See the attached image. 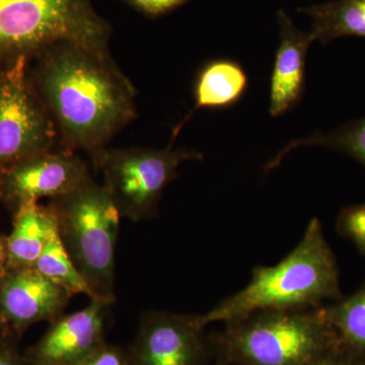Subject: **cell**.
Masks as SVG:
<instances>
[{"mask_svg": "<svg viewBox=\"0 0 365 365\" xmlns=\"http://www.w3.org/2000/svg\"><path fill=\"white\" fill-rule=\"evenodd\" d=\"M213 365H234V364H222V362L215 361V362H213Z\"/></svg>", "mask_w": 365, "mask_h": 365, "instance_id": "484cf974", "label": "cell"}, {"mask_svg": "<svg viewBox=\"0 0 365 365\" xmlns=\"http://www.w3.org/2000/svg\"><path fill=\"white\" fill-rule=\"evenodd\" d=\"M112 33L91 0H0V73L59 41L110 51Z\"/></svg>", "mask_w": 365, "mask_h": 365, "instance_id": "5b68a950", "label": "cell"}, {"mask_svg": "<svg viewBox=\"0 0 365 365\" xmlns=\"http://www.w3.org/2000/svg\"><path fill=\"white\" fill-rule=\"evenodd\" d=\"M31 83L58 132L59 150L96 157L136 117V91L100 51L59 41L29 64Z\"/></svg>", "mask_w": 365, "mask_h": 365, "instance_id": "6da1fadb", "label": "cell"}, {"mask_svg": "<svg viewBox=\"0 0 365 365\" xmlns=\"http://www.w3.org/2000/svg\"><path fill=\"white\" fill-rule=\"evenodd\" d=\"M297 11L311 19L312 35L322 44L346 36L365 37V0H335Z\"/></svg>", "mask_w": 365, "mask_h": 365, "instance_id": "9a60e30c", "label": "cell"}, {"mask_svg": "<svg viewBox=\"0 0 365 365\" xmlns=\"http://www.w3.org/2000/svg\"><path fill=\"white\" fill-rule=\"evenodd\" d=\"M201 314L148 311L126 348L130 365H213L211 336Z\"/></svg>", "mask_w": 365, "mask_h": 365, "instance_id": "ba28073f", "label": "cell"}, {"mask_svg": "<svg viewBox=\"0 0 365 365\" xmlns=\"http://www.w3.org/2000/svg\"><path fill=\"white\" fill-rule=\"evenodd\" d=\"M60 240L91 292L90 299L114 304L119 211L104 185L88 178L49 204Z\"/></svg>", "mask_w": 365, "mask_h": 365, "instance_id": "277c9868", "label": "cell"}, {"mask_svg": "<svg viewBox=\"0 0 365 365\" xmlns=\"http://www.w3.org/2000/svg\"><path fill=\"white\" fill-rule=\"evenodd\" d=\"M72 297L34 267L6 268L0 271V330L21 337L34 324L63 314Z\"/></svg>", "mask_w": 365, "mask_h": 365, "instance_id": "30bf717a", "label": "cell"}, {"mask_svg": "<svg viewBox=\"0 0 365 365\" xmlns=\"http://www.w3.org/2000/svg\"><path fill=\"white\" fill-rule=\"evenodd\" d=\"M195 150L151 148H108L91 158L102 173L104 186L121 217L132 222L151 220L158 215V204L165 188L178 177L182 163L201 160Z\"/></svg>", "mask_w": 365, "mask_h": 365, "instance_id": "8992f818", "label": "cell"}, {"mask_svg": "<svg viewBox=\"0 0 365 365\" xmlns=\"http://www.w3.org/2000/svg\"><path fill=\"white\" fill-rule=\"evenodd\" d=\"M16 338L0 330V365H28L14 343Z\"/></svg>", "mask_w": 365, "mask_h": 365, "instance_id": "7402d4cb", "label": "cell"}, {"mask_svg": "<svg viewBox=\"0 0 365 365\" xmlns=\"http://www.w3.org/2000/svg\"><path fill=\"white\" fill-rule=\"evenodd\" d=\"M348 365H365V356H359V355H353Z\"/></svg>", "mask_w": 365, "mask_h": 365, "instance_id": "d4e9b609", "label": "cell"}, {"mask_svg": "<svg viewBox=\"0 0 365 365\" xmlns=\"http://www.w3.org/2000/svg\"><path fill=\"white\" fill-rule=\"evenodd\" d=\"M13 215V230L7 235L6 268L34 267L57 230L56 218L49 205L39 202L25 204Z\"/></svg>", "mask_w": 365, "mask_h": 365, "instance_id": "5bb4252c", "label": "cell"}, {"mask_svg": "<svg viewBox=\"0 0 365 365\" xmlns=\"http://www.w3.org/2000/svg\"><path fill=\"white\" fill-rule=\"evenodd\" d=\"M280 43L276 51L269 93V114L279 117L299 104L306 85L307 52L314 37L299 30L284 9L277 13Z\"/></svg>", "mask_w": 365, "mask_h": 365, "instance_id": "7c38bea8", "label": "cell"}, {"mask_svg": "<svg viewBox=\"0 0 365 365\" xmlns=\"http://www.w3.org/2000/svg\"><path fill=\"white\" fill-rule=\"evenodd\" d=\"M7 235H0V271L4 270L7 263Z\"/></svg>", "mask_w": 365, "mask_h": 365, "instance_id": "cb8c5ba5", "label": "cell"}, {"mask_svg": "<svg viewBox=\"0 0 365 365\" xmlns=\"http://www.w3.org/2000/svg\"><path fill=\"white\" fill-rule=\"evenodd\" d=\"M336 230L351 241L360 254L365 255V203L342 209L336 220Z\"/></svg>", "mask_w": 365, "mask_h": 365, "instance_id": "d6986e66", "label": "cell"}, {"mask_svg": "<svg viewBox=\"0 0 365 365\" xmlns=\"http://www.w3.org/2000/svg\"><path fill=\"white\" fill-rule=\"evenodd\" d=\"M210 336L215 361L234 365H307L340 344L324 306L255 312Z\"/></svg>", "mask_w": 365, "mask_h": 365, "instance_id": "3957f363", "label": "cell"}, {"mask_svg": "<svg viewBox=\"0 0 365 365\" xmlns=\"http://www.w3.org/2000/svg\"><path fill=\"white\" fill-rule=\"evenodd\" d=\"M122 1H124V0H122Z\"/></svg>", "mask_w": 365, "mask_h": 365, "instance_id": "4316f807", "label": "cell"}, {"mask_svg": "<svg viewBox=\"0 0 365 365\" xmlns=\"http://www.w3.org/2000/svg\"><path fill=\"white\" fill-rule=\"evenodd\" d=\"M30 59L0 73V172L26 158L54 150L58 132L29 76Z\"/></svg>", "mask_w": 365, "mask_h": 365, "instance_id": "52a82bcc", "label": "cell"}, {"mask_svg": "<svg viewBox=\"0 0 365 365\" xmlns=\"http://www.w3.org/2000/svg\"><path fill=\"white\" fill-rule=\"evenodd\" d=\"M108 304L91 299L90 304L73 314H61L41 339L26 349L28 365H76L95 351L105 340Z\"/></svg>", "mask_w": 365, "mask_h": 365, "instance_id": "8fae6325", "label": "cell"}, {"mask_svg": "<svg viewBox=\"0 0 365 365\" xmlns=\"http://www.w3.org/2000/svg\"><path fill=\"white\" fill-rule=\"evenodd\" d=\"M299 146H323L349 155L365 167V118L348 122L329 133H318L297 139L287 144L278 155L269 162L265 170L275 169L287 153Z\"/></svg>", "mask_w": 365, "mask_h": 365, "instance_id": "e0dca14e", "label": "cell"}, {"mask_svg": "<svg viewBox=\"0 0 365 365\" xmlns=\"http://www.w3.org/2000/svg\"><path fill=\"white\" fill-rule=\"evenodd\" d=\"M326 318L343 347L365 356V284L349 297L324 306Z\"/></svg>", "mask_w": 365, "mask_h": 365, "instance_id": "2e32d148", "label": "cell"}, {"mask_svg": "<svg viewBox=\"0 0 365 365\" xmlns=\"http://www.w3.org/2000/svg\"><path fill=\"white\" fill-rule=\"evenodd\" d=\"M351 356L340 343L307 365H348Z\"/></svg>", "mask_w": 365, "mask_h": 365, "instance_id": "603a6c76", "label": "cell"}, {"mask_svg": "<svg viewBox=\"0 0 365 365\" xmlns=\"http://www.w3.org/2000/svg\"><path fill=\"white\" fill-rule=\"evenodd\" d=\"M76 365H130L126 348L105 342Z\"/></svg>", "mask_w": 365, "mask_h": 365, "instance_id": "ffe728a7", "label": "cell"}, {"mask_svg": "<svg viewBox=\"0 0 365 365\" xmlns=\"http://www.w3.org/2000/svg\"><path fill=\"white\" fill-rule=\"evenodd\" d=\"M342 297L335 255L314 217L285 258L273 266L255 267L248 284L201 314V321L206 327L227 324L255 312L314 309Z\"/></svg>", "mask_w": 365, "mask_h": 365, "instance_id": "7a4b0ae2", "label": "cell"}, {"mask_svg": "<svg viewBox=\"0 0 365 365\" xmlns=\"http://www.w3.org/2000/svg\"><path fill=\"white\" fill-rule=\"evenodd\" d=\"M193 0H124L139 13L148 18H158L179 9Z\"/></svg>", "mask_w": 365, "mask_h": 365, "instance_id": "44dd1931", "label": "cell"}, {"mask_svg": "<svg viewBox=\"0 0 365 365\" xmlns=\"http://www.w3.org/2000/svg\"><path fill=\"white\" fill-rule=\"evenodd\" d=\"M91 177L88 163L76 153H39L0 172V202L14 213L25 204L64 195Z\"/></svg>", "mask_w": 365, "mask_h": 365, "instance_id": "9c48e42d", "label": "cell"}, {"mask_svg": "<svg viewBox=\"0 0 365 365\" xmlns=\"http://www.w3.org/2000/svg\"><path fill=\"white\" fill-rule=\"evenodd\" d=\"M34 268L71 295L86 294L91 299L90 289L67 253L57 230L46 244Z\"/></svg>", "mask_w": 365, "mask_h": 365, "instance_id": "ac0fdd59", "label": "cell"}, {"mask_svg": "<svg viewBox=\"0 0 365 365\" xmlns=\"http://www.w3.org/2000/svg\"><path fill=\"white\" fill-rule=\"evenodd\" d=\"M249 78L239 62L215 59L207 62L197 73L194 83V107L175 128L172 143L185 123L200 109H227L237 105L248 90Z\"/></svg>", "mask_w": 365, "mask_h": 365, "instance_id": "4fadbf2b", "label": "cell"}]
</instances>
